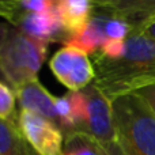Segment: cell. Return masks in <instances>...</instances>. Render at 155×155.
I'll list each match as a JSON object with an SVG mask.
<instances>
[{"label": "cell", "instance_id": "obj_2", "mask_svg": "<svg viewBox=\"0 0 155 155\" xmlns=\"http://www.w3.org/2000/svg\"><path fill=\"white\" fill-rule=\"evenodd\" d=\"M116 144L121 155H155V114L136 94L112 99Z\"/></svg>", "mask_w": 155, "mask_h": 155}, {"label": "cell", "instance_id": "obj_12", "mask_svg": "<svg viewBox=\"0 0 155 155\" xmlns=\"http://www.w3.org/2000/svg\"><path fill=\"white\" fill-rule=\"evenodd\" d=\"M63 155H99L98 143L84 134H67L64 135Z\"/></svg>", "mask_w": 155, "mask_h": 155}, {"label": "cell", "instance_id": "obj_1", "mask_svg": "<svg viewBox=\"0 0 155 155\" xmlns=\"http://www.w3.org/2000/svg\"><path fill=\"white\" fill-rule=\"evenodd\" d=\"M94 84L110 101L155 84V40L131 33L125 40V52L117 60L94 54Z\"/></svg>", "mask_w": 155, "mask_h": 155}, {"label": "cell", "instance_id": "obj_6", "mask_svg": "<svg viewBox=\"0 0 155 155\" xmlns=\"http://www.w3.org/2000/svg\"><path fill=\"white\" fill-rule=\"evenodd\" d=\"M15 121L23 137L40 155H63L64 134L54 123L22 109Z\"/></svg>", "mask_w": 155, "mask_h": 155}, {"label": "cell", "instance_id": "obj_5", "mask_svg": "<svg viewBox=\"0 0 155 155\" xmlns=\"http://www.w3.org/2000/svg\"><path fill=\"white\" fill-rule=\"evenodd\" d=\"M82 91L86 101V114L80 134L88 135L101 144L116 142L112 101L94 83Z\"/></svg>", "mask_w": 155, "mask_h": 155}, {"label": "cell", "instance_id": "obj_15", "mask_svg": "<svg viewBox=\"0 0 155 155\" xmlns=\"http://www.w3.org/2000/svg\"><path fill=\"white\" fill-rule=\"evenodd\" d=\"M134 94L139 95L143 101L146 102L150 110L155 114V84H150V86H146L143 88H139L137 91H135Z\"/></svg>", "mask_w": 155, "mask_h": 155}, {"label": "cell", "instance_id": "obj_10", "mask_svg": "<svg viewBox=\"0 0 155 155\" xmlns=\"http://www.w3.org/2000/svg\"><path fill=\"white\" fill-rule=\"evenodd\" d=\"M56 11L70 40L88 23L94 11V4L88 0H59L56 2Z\"/></svg>", "mask_w": 155, "mask_h": 155}, {"label": "cell", "instance_id": "obj_14", "mask_svg": "<svg viewBox=\"0 0 155 155\" xmlns=\"http://www.w3.org/2000/svg\"><path fill=\"white\" fill-rule=\"evenodd\" d=\"M129 34H131V27L125 22L109 15L106 23H105L106 40H127Z\"/></svg>", "mask_w": 155, "mask_h": 155}, {"label": "cell", "instance_id": "obj_4", "mask_svg": "<svg viewBox=\"0 0 155 155\" xmlns=\"http://www.w3.org/2000/svg\"><path fill=\"white\" fill-rule=\"evenodd\" d=\"M52 74L70 91H80L95 79V70L90 57L76 48L59 49L49 61Z\"/></svg>", "mask_w": 155, "mask_h": 155}, {"label": "cell", "instance_id": "obj_3", "mask_svg": "<svg viewBox=\"0 0 155 155\" xmlns=\"http://www.w3.org/2000/svg\"><path fill=\"white\" fill-rule=\"evenodd\" d=\"M48 45L12 25L0 23V72L14 91L37 79L48 54Z\"/></svg>", "mask_w": 155, "mask_h": 155}, {"label": "cell", "instance_id": "obj_8", "mask_svg": "<svg viewBox=\"0 0 155 155\" xmlns=\"http://www.w3.org/2000/svg\"><path fill=\"white\" fill-rule=\"evenodd\" d=\"M94 4L110 16L124 21L131 33H139L155 18V0H98Z\"/></svg>", "mask_w": 155, "mask_h": 155}, {"label": "cell", "instance_id": "obj_13", "mask_svg": "<svg viewBox=\"0 0 155 155\" xmlns=\"http://www.w3.org/2000/svg\"><path fill=\"white\" fill-rule=\"evenodd\" d=\"M15 91L0 82V120H14L15 114Z\"/></svg>", "mask_w": 155, "mask_h": 155}, {"label": "cell", "instance_id": "obj_9", "mask_svg": "<svg viewBox=\"0 0 155 155\" xmlns=\"http://www.w3.org/2000/svg\"><path fill=\"white\" fill-rule=\"evenodd\" d=\"M15 97L19 102V106L22 110H29L46 120L54 123L59 127V118L54 109V99L53 97L42 83L37 79H33L30 82L25 83L19 88L15 90Z\"/></svg>", "mask_w": 155, "mask_h": 155}, {"label": "cell", "instance_id": "obj_11", "mask_svg": "<svg viewBox=\"0 0 155 155\" xmlns=\"http://www.w3.org/2000/svg\"><path fill=\"white\" fill-rule=\"evenodd\" d=\"M0 155H40L21 134L15 118L0 120Z\"/></svg>", "mask_w": 155, "mask_h": 155}, {"label": "cell", "instance_id": "obj_17", "mask_svg": "<svg viewBox=\"0 0 155 155\" xmlns=\"http://www.w3.org/2000/svg\"><path fill=\"white\" fill-rule=\"evenodd\" d=\"M139 33L140 34L147 35V37H150V38H153V40H155V18L153 19V21L148 22V23L146 25V26L143 27Z\"/></svg>", "mask_w": 155, "mask_h": 155}, {"label": "cell", "instance_id": "obj_16", "mask_svg": "<svg viewBox=\"0 0 155 155\" xmlns=\"http://www.w3.org/2000/svg\"><path fill=\"white\" fill-rule=\"evenodd\" d=\"M98 150H99V155H121L120 150H118V147H117V144H116V142L105 143V144L98 143Z\"/></svg>", "mask_w": 155, "mask_h": 155}, {"label": "cell", "instance_id": "obj_7", "mask_svg": "<svg viewBox=\"0 0 155 155\" xmlns=\"http://www.w3.org/2000/svg\"><path fill=\"white\" fill-rule=\"evenodd\" d=\"M10 25L26 33L30 37L48 44L52 41H60L65 44L68 40V35L63 29L59 15H57L56 3H54V7L48 11L21 14Z\"/></svg>", "mask_w": 155, "mask_h": 155}]
</instances>
